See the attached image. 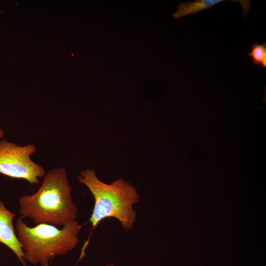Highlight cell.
Segmentation results:
<instances>
[{"mask_svg":"<svg viewBox=\"0 0 266 266\" xmlns=\"http://www.w3.org/2000/svg\"><path fill=\"white\" fill-rule=\"evenodd\" d=\"M66 169L55 168L45 174L38 190L19 199L22 218H30L37 225L62 228L76 221L78 207L73 202Z\"/></svg>","mask_w":266,"mask_h":266,"instance_id":"1","label":"cell"},{"mask_svg":"<svg viewBox=\"0 0 266 266\" xmlns=\"http://www.w3.org/2000/svg\"><path fill=\"white\" fill-rule=\"evenodd\" d=\"M82 227L76 220L62 228L44 224L30 227L20 216L16 228L26 262L49 266L55 257L66 255L78 244Z\"/></svg>","mask_w":266,"mask_h":266,"instance_id":"3","label":"cell"},{"mask_svg":"<svg viewBox=\"0 0 266 266\" xmlns=\"http://www.w3.org/2000/svg\"><path fill=\"white\" fill-rule=\"evenodd\" d=\"M4 133L3 130L0 129V138H2L4 135Z\"/></svg>","mask_w":266,"mask_h":266,"instance_id":"8","label":"cell"},{"mask_svg":"<svg viewBox=\"0 0 266 266\" xmlns=\"http://www.w3.org/2000/svg\"><path fill=\"white\" fill-rule=\"evenodd\" d=\"M224 0H198L180 3L177 11L173 13L175 19L188 15L195 14L205 9H209L214 5L224 1Z\"/></svg>","mask_w":266,"mask_h":266,"instance_id":"6","label":"cell"},{"mask_svg":"<svg viewBox=\"0 0 266 266\" xmlns=\"http://www.w3.org/2000/svg\"><path fill=\"white\" fill-rule=\"evenodd\" d=\"M256 66L266 68V42L260 44L256 42L252 45L251 51L247 54Z\"/></svg>","mask_w":266,"mask_h":266,"instance_id":"7","label":"cell"},{"mask_svg":"<svg viewBox=\"0 0 266 266\" xmlns=\"http://www.w3.org/2000/svg\"><path fill=\"white\" fill-rule=\"evenodd\" d=\"M106 266H114V265L113 264H107L106 265Z\"/></svg>","mask_w":266,"mask_h":266,"instance_id":"9","label":"cell"},{"mask_svg":"<svg viewBox=\"0 0 266 266\" xmlns=\"http://www.w3.org/2000/svg\"><path fill=\"white\" fill-rule=\"evenodd\" d=\"M15 213L7 209L0 200V243L10 249L16 255L23 266H27L25 254L15 233L13 220Z\"/></svg>","mask_w":266,"mask_h":266,"instance_id":"5","label":"cell"},{"mask_svg":"<svg viewBox=\"0 0 266 266\" xmlns=\"http://www.w3.org/2000/svg\"><path fill=\"white\" fill-rule=\"evenodd\" d=\"M36 151L33 144L19 146L5 139L0 141V173L38 185L46 170L31 159V156Z\"/></svg>","mask_w":266,"mask_h":266,"instance_id":"4","label":"cell"},{"mask_svg":"<svg viewBox=\"0 0 266 266\" xmlns=\"http://www.w3.org/2000/svg\"><path fill=\"white\" fill-rule=\"evenodd\" d=\"M77 179L88 188L95 200L89 220L93 229L81 250L80 261L85 255V251L93 231L104 219H116L125 230L133 228L136 220V212L133 205L140 201V197L137 189L126 180L120 178L107 184L98 177L93 169L83 170Z\"/></svg>","mask_w":266,"mask_h":266,"instance_id":"2","label":"cell"}]
</instances>
